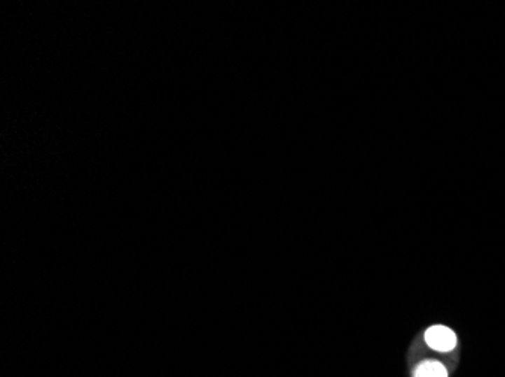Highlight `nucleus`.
<instances>
[{
	"label": "nucleus",
	"mask_w": 505,
	"mask_h": 377,
	"mask_svg": "<svg viewBox=\"0 0 505 377\" xmlns=\"http://www.w3.org/2000/svg\"><path fill=\"white\" fill-rule=\"evenodd\" d=\"M425 341L437 352H451L457 346V336L454 331L446 326H431L425 332Z\"/></svg>",
	"instance_id": "obj_1"
},
{
	"label": "nucleus",
	"mask_w": 505,
	"mask_h": 377,
	"mask_svg": "<svg viewBox=\"0 0 505 377\" xmlns=\"http://www.w3.org/2000/svg\"><path fill=\"white\" fill-rule=\"evenodd\" d=\"M415 377H448V371L441 362L425 361L416 369Z\"/></svg>",
	"instance_id": "obj_2"
}]
</instances>
